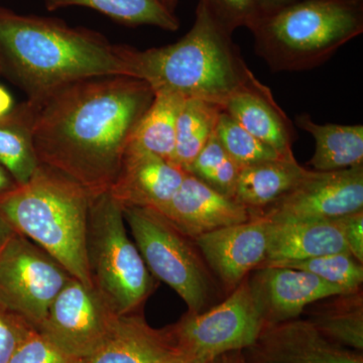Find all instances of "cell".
<instances>
[{
  "mask_svg": "<svg viewBox=\"0 0 363 363\" xmlns=\"http://www.w3.org/2000/svg\"><path fill=\"white\" fill-rule=\"evenodd\" d=\"M247 277L250 293L266 325L298 319L314 303L346 294L310 272L264 266Z\"/></svg>",
  "mask_w": 363,
  "mask_h": 363,
  "instance_id": "cell-13",
  "label": "cell"
},
{
  "mask_svg": "<svg viewBox=\"0 0 363 363\" xmlns=\"http://www.w3.org/2000/svg\"><path fill=\"white\" fill-rule=\"evenodd\" d=\"M264 266L284 267L310 272L346 293L362 289L363 266L350 252H336L300 260L267 262Z\"/></svg>",
  "mask_w": 363,
  "mask_h": 363,
  "instance_id": "cell-27",
  "label": "cell"
},
{
  "mask_svg": "<svg viewBox=\"0 0 363 363\" xmlns=\"http://www.w3.org/2000/svg\"><path fill=\"white\" fill-rule=\"evenodd\" d=\"M241 169L227 154L214 133L191 164L189 174L220 194L233 198Z\"/></svg>",
  "mask_w": 363,
  "mask_h": 363,
  "instance_id": "cell-28",
  "label": "cell"
},
{
  "mask_svg": "<svg viewBox=\"0 0 363 363\" xmlns=\"http://www.w3.org/2000/svg\"><path fill=\"white\" fill-rule=\"evenodd\" d=\"M159 212L192 240L223 227L243 223L259 215L189 173L173 198Z\"/></svg>",
  "mask_w": 363,
  "mask_h": 363,
  "instance_id": "cell-15",
  "label": "cell"
},
{
  "mask_svg": "<svg viewBox=\"0 0 363 363\" xmlns=\"http://www.w3.org/2000/svg\"><path fill=\"white\" fill-rule=\"evenodd\" d=\"M350 255L363 264V210L335 219Z\"/></svg>",
  "mask_w": 363,
  "mask_h": 363,
  "instance_id": "cell-33",
  "label": "cell"
},
{
  "mask_svg": "<svg viewBox=\"0 0 363 363\" xmlns=\"http://www.w3.org/2000/svg\"><path fill=\"white\" fill-rule=\"evenodd\" d=\"M0 71H1V68H0Z\"/></svg>",
  "mask_w": 363,
  "mask_h": 363,
  "instance_id": "cell-42",
  "label": "cell"
},
{
  "mask_svg": "<svg viewBox=\"0 0 363 363\" xmlns=\"http://www.w3.org/2000/svg\"><path fill=\"white\" fill-rule=\"evenodd\" d=\"M223 107L199 98H185L176 124L175 164L189 173L191 164L214 135Z\"/></svg>",
  "mask_w": 363,
  "mask_h": 363,
  "instance_id": "cell-24",
  "label": "cell"
},
{
  "mask_svg": "<svg viewBox=\"0 0 363 363\" xmlns=\"http://www.w3.org/2000/svg\"><path fill=\"white\" fill-rule=\"evenodd\" d=\"M86 252L92 285L117 314L140 311L154 291V277L128 236L123 207L108 191L91 198Z\"/></svg>",
  "mask_w": 363,
  "mask_h": 363,
  "instance_id": "cell-6",
  "label": "cell"
},
{
  "mask_svg": "<svg viewBox=\"0 0 363 363\" xmlns=\"http://www.w3.org/2000/svg\"><path fill=\"white\" fill-rule=\"evenodd\" d=\"M269 220L262 214L193 238L210 271L227 292L259 269L267 259Z\"/></svg>",
  "mask_w": 363,
  "mask_h": 363,
  "instance_id": "cell-12",
  "label": "cell"
},
{
  "mask_svg": "<svg viewBox=\"0 0 363 363\" xmlns=\"http://www.w3.org/2000/svg\"><path fill=\"white\" fill-rule=\"evenodd\" d=\"M154 97L145 81L104 76L61 86L21 108L40 164L94 196L111 189L136 124Z\"/></svg>",
  "mask_w": 363,
  "mask_h": 363,
  "instance_id": "cell-1",
  "label": "cell"
},
{
  "mask_svg": "<svg viewBox=\"0 0 363 363\" xmlns=\"http://www.w3.org/2000/svg\"><path fill=\"white\" fill-rule=\"evenodd\" d=\"M91 198L80 184L40 164L30 181L0 194V218L93 286L86 252Z\"/></svg>",
  "mask_w": 363,
  "mask_h": 363,
  "instance_id": "cell-4",
  "label": "cell"
},
{
  "mask_svg": "<svg viewBox=\"0 0 363 363\" xmlns=\"http://www.w3.org/2000/svg\"><path fill=\"white\" fill-rule=\"evenodd\" d=\"M45 4L50 11L69 6L89 7L126 26H152L169 32L180 28L175 14L157 0H45Z\"/></svg>",
  "mask_w": 363,
  "mask_h": 363,
  "instance_id": "cell-25",
  "label": "cell"
},
{
  "mask_svg": "<svg viewBox=\"0 0 363 363\" xmlns=\"http://www.w3.org/2000/svg\"><path fill=\"white\" fill-rule=\"evenodd\" d=\"M363 210V164L339 171H310L260 214L271 221L334 220Z\"/></svg>",
  "mask_w": 363,
  "mask_h": 363,
  "instance_id": "cell-11",
  "label": "cell"
},
{
  "mask_svg": "<svg viewBox=\"0 0 363 363\" xmlns=\"http://www.w3.org/2000/svg\"><path fill=\"white\" fill-rule=\"evenodd\" d=\"M255 52L272 72L310 70L363 32V4L305 0L260 13L248 26Z\"/></svg>",
  "mask_w": 363,
  "mask_h": 363,
  "instance_id": "cell-5",
  "label": "cell"
},
{
  "mask_svg": "<svg viewBox=\"0 0 363 363\" xmlns=\"http://www.w3.org/2000/svg\"><path fill=\"white\" fill-rule=\"evenodd\" d=\"M130 76L152 90H169L225 106L236 93L259 82L241 57L233 35L198 2L194 25L174 44L140 51L124 45Z\"/></svg>",
  "mask_w": 363,
  "mask_h": 363,
  "instance_id": "cell-3",
  "label": "cell"
},
{
  "mask_svg": "<svg viewBox=\"0 0 363 363\" xmlns=\"http://www.w3.org/2000/svg\"><path fill=\"white\" fill-rule=\"evenodd\" d=\"M13 233V231L11 230V227L0 218V250H2V247H4L6 241L9 240Z\"/></svg>",
  "mask_w": 363,
  "mask_h": 363,
  "instance_id": "cell-39",
  "label": "cell"
},
{
  "mask_svg": "<svg viewBox=\"0 0 363 363\" xmlns=\"http://www.w3.org/2000/svg\"><path fill=\"white\" fill-rule=\"evenodd\" d=\"M296 123L314 138L316 147L310 160L314 171L331 172L363 164V125L319 124L300 114Z\"/></svg>",
  "mask_w": 363,
  "mask_h": 363,
  "instance_id": "cell-21",
  "label": "cell"
},
{
  "mask_svg": "<svg viewBox=\"0 0 363 363\" xmlns=\"http://www.w3.org/2000/svg\"><path fill=\"white\" fill-rule=\"evenodd\" d=\"M187 172L147 150L128 145L109 194L121 207L161 210L173 198Z\"/></svg>",
  "mask_w": 363,
  "mask_h": 363,
  "instance_id": "cell-16",
  "label": "cell"
},
{
  "mask_svg": "<svg viewBox=\"0 0 363 363\" xmlns=\"http://www.w3.org/2000/svg\"><path fill=\"white\" fill-rule=\"evenodd\" d=\"M121 317L94 286L72 278L38 330L70 354L87 358L108 339Z\"/></svg>",
  "mask_w": 363,
  "mask_h": 363,
  "instance_id": "cell-10",
  "label": "cell"
},
{
  "mask_svg": "<svg viewBox=\"0 0 363 363\" xmlns=\"http://www.w3.org/2000/svg\"><path fill=\"white\" fill-rule=\"evenodd\" d=\"M209 362H205V360L200 359V358H196L190 357V355L184 354L180 351H174L173 354L169 358H167L164 362L162 363H208Z\"/></svg>",
  "mask_w": 363,
  "mask_h": 363,
  "instance_id": "cell-37",
  "label": "cell"
},
{
  "mask_svg": "<svg viewBox=\"0 0 363 363\" xmlns=\"http://www.w3.org/2000/svg\"><path fill=\"white\" fill-rule=\"evenodd\" d=\"M16 183L14 182L11 176L0 166V194L9 192L16 187Z\"/></svg>",
  "mask_w": 363,
  "mask_h": 363,
  "instance_id": "cell-38",
  "label": "cell"
},
{
  "mask_svg": "<svg viewBox=\"0 0 363 363\" xmlns=\"http://www.w3.org/2000/svg\"><path fill=\"white\" fill-rule=\"evenodd\" d=\"M355 1L362 2V4H363V0H355Z\"/></svg>",
  "mask_w": 363,
  "mask_h": 363,
  "instance_id": "cell-41",
  "label": "cell"
},
{
  "mask_svg": "<svg viewBox=\"0 0 363 363\" xmlns=\"http://www.w3.org/2000/svg\"><path fill=\"white\" fill-rule=\"evenodd\" d=\"M35 329L23 318L0 308V363H9L28 334Z\"/></svg>",
  "mask_w": 363,
  "mask_h": 363,
  "instance_id": "cell-32",
  "label": "cell"
},
{
  "mask_svg": "<svg viewBox=\"0 0 363 363\" xmlns=\"http://www.w3.org/2000/svg\"><path fill=\"white\" fill-rule=\"evenodd\" d=\"M72 278L50 253L13 233L0 250V308L39 329Z\"/></svg>",
  "mask_w": 363,
  "mask_h": 363,
  "instance_id": "cell-8",
  "label": "cell"
},
{
  "mask_svg": "<svg viewBox=\"0 0 363 363\" xmlns=\"http://www.w3.org/2000/svg\"><path fill=\"white\" fill-rule=\"evenodd\" d=\"M344 252H350L335 219L269 220V247L266 262L262 264L284 260L306 259Z\"/></svg>",
  "mask_w": 363,
  "mask_h": 363,
  "instance_id": "cell-19",
  "label": "cell"
},
{
  "mask_svg": "<svg viewBox=\"0 0 363 363\" xmlns=\"http://www.w3.org/2000/svg\"><path fill=\"white\" fill-rule=\"evenodd\" d=\"M215 135L227 154L233 157L241 168L257 162L285 157H281L269 145L250 135L224 111L219 117Z\"/></svg>",
  "mask_w": 363,
  "mask_h": 363,
  "instance_id": "cell-29",
  "label": "cell"
},
{
  "mask_svg": "<svg viewBox=\"0 0 363 363\" xmlns=\"http://www.w3.org/2000/svg\"><path fill=\"white\" fill-rule=\"evenodd\" d=\"M243 355L247 363H363L362 354L328 340L309 320L298 319L266 325Z\"/></svg>",
  "mask_w": 363,
  "mask_h": 363,
  "instance_id": "cell-14",
  "label": "cell"
},
{
  "mask_svg": "<svg viewBox=\"0 0 363 363\" xmlns=\"http://www.w3.org/2000/svg\"><path fill=\"white\" fill-rule=\"evenodd\" d=\"M264 326L247 278L219 304L199 314L187 312L167 330L177 350L210 362L250 347Z\"/></svg>",
  "mask_w": 363,
  "mask_h": 363,
  "instance_id": "cell-9",
  "label": "cell"
},
{
  "mask_svg": "<svg viewBox=\"0 0 363 363\" xmlns=\"http://www.w3.org/2000/svg\"><path fill=\"white\" fill-rule=\"evenodd\" d=\"M212 18L233 35L238 28H248L259 16V0H199Z\"/></svg>",
  "mask_w": 363,
  "mask_h": 363,
  "instance_id": "cell-31",
  "label": "cell"
},
{
  "mask_svg": "<svg viewBox=\"0 0 363 363\" xmlns=\"http://www.w3.org/2000/svg\"><path fill=\"white\" fill-rule=\"evenodd\" d=\"M0 68L35 99L83 79L130 77L124 45L56 18L21 16L0 7Z\"/></svg>",
  "mask_w": 363,
  "mask_h": 363,
  "instance_id": "cell-2",
  "label": "cell"
},
{
  "mask_svg": "<svg viewBox=\"0 0 363 363\" xmlns=\"http://www.w3.org/2000/svg\"><path fill=\"white\" fill-rule=\"evenodd\" d=\"M164 9H168L169 13L175 14L178 0H157Z\"/></svg>",
  "mask_w": 363,
  "mask_h": 363,
  "instance_id": "cell-40",
  "label": "cell"
},
{
  "mask_svg": "<svg viewBox=\"0 0 363 363\" xmlns=\"http://www.w3.org/2000/svg\"><path fill=\"white\" fill-rule=\"evenodd\" d=\"M208 363H247L243 350L230 351L214 357Z\"/></svg>",
  "mask_w": 363,
  "mask_h": 363,
  "instance_id": "cell-36",
  "label": "cell"
},
{
  "mask_svg": "<svg viewBox=\"0 0 363 363\" xmlns=\"http://www.w3.org/2000/svg\"><path fill=\"white\" fill-rule=\"evenodd\" d=\"M314 308L309 321L332 342L363 350V296L362 289L325 298Z\"/></svg>",
  "mask_w": 363,
  "mask_h": 363,
  "instance_id": "cell-23",
  "label": "cell"
},
{
  "mask_svg": "<svg viewBox=\"0 0 363 363\" xmlns=\"http://www.w3.org/2000/svg\"><path fill=\"white\" fill-rule=\"evenodd\" d=\"M85 358L72 355L51 339L33 329L14 352L9 363H84Z\"/></svg>",
  "mask_w": 363,
  "mask_h": 363,
  "instance_id": "cell-30",
  "label": "cell"
},
{
  "mask_svg": "<svg viewBox=\"0 0 363 363\" xmlns=\"http://www.w3.org/2000/svg\"><path fill=\"white\" fill-rule=\"evenodd\" d=\"M185 98L174 91H155L154 100L136 124L128 145L175 164L177 118Z\"/></svg>",
  "mask_w": 363,
  "mask_h": 363,
  "instance_id": "cell-22",
  "label": "cell"
},
{
  "mask_svg": "<svg viewBox=\"0 0 363 363\" xmlns=\"http://www.w3.org/2000/svg\"><path fill=\"white\" fill-rule=\"evenodd\" d=\"M224 111L281 157H294L292 123L274 99L271 89L260 81L234 94L226 102Z\"/></svg>",
  "mask_w": 363,
  "mask_h": 363,
  "instance_id": "cell-17",
  "label": "cell"
},
{
  "mask_svg": "<svg viewBox=\"0 0 363 363\" xmlns=\"http://www.w3.org/2000/svg\"><path fill=\"white\" fill-rule=\"evenodd\" d=\"M123 211L152 276L173 289L187 305L188 312L199 314L216 305L217 279L192 238L157 210L125 207Z\"/></svg>",
  "mask_w": 363,
  "mask_h": 363,
  "instance_id": "cell-7",
  "label": "cell"
},
{
  "mask_svg": "<svg viewBox=\"0 0 363 363\" xmlns=\"http://www.w3.org/2000/svg\"><path fill=\"white\" fill-rule=\"evenodd\" d=\"M18 108L11 93L0 84V123L14 116Z\"/></svg>",
  "mask_w": 363,
  "mask_h": 363,
  "instance_id": "cell-34",
  "label": "cell"
},
{
  "mask_svg": "<svg viewBox=\"0 0 363 363\" xmlns=\"http://www.w3.org/2000/svg\"><path fill=\"white\" fill-rule=\"evenodd\" d=\"M300 1H305V0H259L260 13H271L276 9Z\"/></svg>",
  "mask_w": 363,
  "mask_h": 363,
  "instance_id": "cell-35",
  "label": "cell"
},
{
  "mask_svg": "<svg viewBox=\"0 0 363 363\" xmlns=\"http://www.w3.org/2000/svg\"><path fill=\"white\" fill-rule=\"evenodd\" d=\"M0 166L18 186L30 181L40 166L30 123L21 105L14 116L0 123Z\"/></svg>",
  "mask_w": 363,
  "mask_h": 363,
  "instance_id": "cell-26",
  "label": "cell"
},
{
  "mask_svg": "<svg viewBox=\"0 0 363 363\" xmlns=\"http://www.w3.org/2000/svg\"><path fill=\"white\" fill-rule=\"evenodd\" d=\"M311 169L294 157H278L241 169L233 199L260 214L307 177Z\"/></svg>",
  "mask_w": 363,
  "mask_h": 363,
  "instance_id": "cell-20",
  "label": "cell"
},
{
  "mask_svg": "<svg viewBox=\"0 0 363 363\" xmlns=\"http://www.w3.org/2000/svg\"><path fill=\"white\" fill-rule=\"evenodd\" d=\"M175 350L167 328H152L138 312L119 318L111 335L84 363H162Z\"/></svg>",
  "mask_w": 363,
  "mask_h": 363,
  "instance_id": "cell-18",
  "label": "cell"
}]
</instances>
